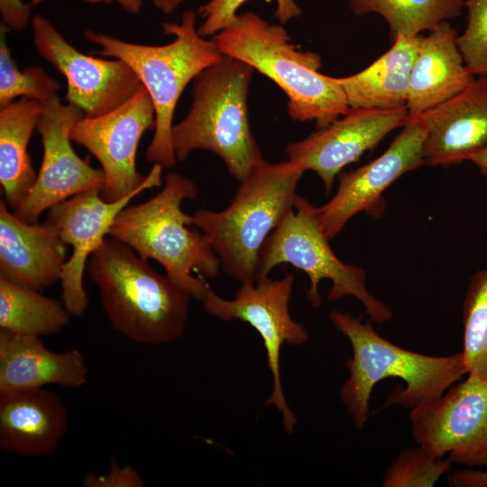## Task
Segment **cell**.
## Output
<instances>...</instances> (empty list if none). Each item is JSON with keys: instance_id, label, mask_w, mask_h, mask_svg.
<instances>
[{"instance_id": "obj_1", "label": "cell", "mask_w": 487, "mask_h": 487, "mask_svg": "<svg viewBox=\"0 0 487 487\" xmlns=\"http://www.w3.org/2000/svg\"><path fill=\"white\" fill-rule=\"evenodd\" d=\"M328 318L350 342L352 357L346 362L348 379L339 395L354 426L362 428L370 416L374 386L386 378H400L384 407L400 405L412 409L441 397L466 374L462 353L434 356L404 349L381 336L372 326L347 312L332 310Z\"/></svg>"}, {"instance_id": "obj_2", "label": "cell", "mask_w": 487, "mask_h": 487, "mask_svg": "<svg viewBox=\"0 0 487 487\" xmlns=\"http://www.w3.org/2000/svg\"><path fill=\"white\" fill-rule=\"evenodd\" d=\"M86 270L110 325L129 340L154 345L184 334L191 296L124 243L106 238Z\"/></svg>"}, {"instance_id": "obj_3", "label": "cell", "mask_w": 487, "mask_h": 487, "mask_svg": "<svg viewBox=\"0 0 487 487\" xmlns=\"http://www.w3.org/2000/svg\"><path fill=\"white\" fill-rule=\"evenodd\" d=\"M213 40L222 54L245 62L280 87L292 120L314 121L321 129L349 112L338 78L321 74L320 56L298 50L281 23L246 12Z\"/></svg>"}, {"instance_id": "obj_4", "label": "cell", "mask_w": 487, "mask_h": 487, "mask_svg": "<svg viewBox=\"0 0 487 487\" xmlns=\"http://www.w3.org/2000/svg\"><path fill=\"white\" fill-rule=\"evenodd\" d=\"M197 195L192 179L170 172L157 195L118 214L109 236L142 258L158 262L175 283L201 302L210 289L206 279L215 278L221 266L207 237L189 228L192 216L181 209L183 201Z\"/></svg>"}, {"instance_id": "obj_5", "label": "cell", "mask_w": 487, "mask_h": 487, "mask_svg": "<svg viewBox=\"0 0 487 487\" xmlns=\"http://www.w3.org/2000/svg\"><path fill=\"white\" fill-rule=\"evenodd\" d=\"M304 172L289 160H264L240 182L225 209L199 208L192 215V225L207 237L223 271L240 284L258 281L262 246L294 207Z\"/></svg>"}, {"instance_id": "obj_6", "label": "cell", "mask_w": 487, "mask_h": 487, "mask_svg": "<svg viewBox=\"0 0 487 487\" xmlns=\"http://www.w3.org/2000/svg\"><path fill=\"white\" fill-rule=\"evenodd\" d=\"M253 71L245 62L223 54L194 78L190 109L171 131L178 161L196 150L210 151L241 182L264 161L247 110Z\"/></svg>"}, {"instance_id": "obj_7", "label": "cell", "mask_w": 487, "mask_h": 487, "mask_svg": "<svg viewBox=\"0 0 487 487\" xmlns=\"http://www.w3.org/2000/svg\"><path fill=\"white\" fill-rule=\"evenodd\" d=\"M165 34L173 35L168 44L152 46L132 43L108 34L86 30V39L100 47L95 51L121 60L137 74L149 92L155 110L154 134L145 160L172 168L177 159L171 131L175 107L187 85L223 56L215 41L206 40L196 28V13L187 10L181 22L163 23Z\"/></svg>"}, {"instance_id": "obj_8", "label": "cell", "mask_w": 487, "mask_h": 487, "mask_svg": "<svg viewBox=\"0 0 487 487\" xmlns=\"http://www.w3.org/2000/svg\"><path fill=\"white\" fill-rule=\"evenodd\" d=\"M328 241L319 224L317 207L297 195L294 207L262 246L258 263V281L268 277L275 266L289 263L308 275L310 284L307 298L312 308L321 305L318 284L327 279L332 281L327 295L329 300L354 297L363 305L372 321H390L392 317L391 308L367 290L365 271L356 265L343 262Z\"/></svg>"}, {"instance_id": "obj_9", "label": "cell", "mask_w": 487, "mask_h": 487, "mask_svg": "<svg viewBox=\"0 0 487 487\" xmlns=\"http://www.w3.org/2000/svg\"><path fill=\"white\" fill-rule=\"evenodd\" d=\"M295 278L287 274L281 279L266 277L255 284H241L234 298L225 299L211 288L201 300L204 310L223 321L239 319L250 324L262 338L267 365L272 375V391L265 405L275 407L282 415L287 433H291L297 418L286 400L280 378V355L283 343L299 345L308 339L300 323L289 311Z\"/></svg>"}, {"instance_id": "obj_10", "label": "cell", "mask_w": 487, "mask_h": 487, "mask_svg": "<svg viewBox=\"0 0 487 487\" xmlns=\"http://www.w3.org/2000/svg\"><path fill=\"white\" fill-rule=\"evenodd\" d=\"M412 436L436 457L487 468V381L475 375L410 409Z\"/></svg>"}, {"instance_id": "obj_11", "label": "cell", "mask_w": 487, "mask_h": 487, "mask_svg": "<svg viewBox=\"0 0 487 487\" xmlns=\"http://www.w3.org/2000/svg\"><path fill=\"white\" fill-rule=\"evenodd\" d=\"M83 116L80 108L64 105L58 96L42 103L36 129L41 138L43 159L32 188L14 210L21 220L39 223L40 216L51 207L85 191H101L102 170L81 159L71 145V130Z\"/></svg>"}, {"instance_id": "obj_12", "label": "cell", "mask_w": 487, "mask_h": 487, "mask_svg": "<svg viewBox=\"0 0 487 487\" xmlns=\"http://www.w3.org/2000/svg\"><path fill=\"white\" fill-rule=\"evenodd\" d=\"M155 110L142 84L126 102L95 117L83 116L73 126L70 138L84 146L101 165L106 201H116L134 192L145 177L136 169V152L145 131L154 129Z\"/></svg>"}, {"instance_id": "obj_13", "label": "cell", "mask_w": 487, "mask_h": 487, "mask_svg": "<svg viewBox=\"0 0 487 487\" xmlns=\"http://www.w3.org/2000/svg\"><path fill=\"white\" fill-rule=\"evenodd\" d=\"M163 167L153 164L142 184L132 194L116 201H106L99 189L73 196L49 209L46 222L72 247L63 265L61 301L71 316H82L87 307L83 275L90 255L103 244L118 214L142 191L161 186Z\"/></svg>"}, {"instance_id": "obj_14", "label": "cell", "mask_w": 487, "mask_h": 487, "mask_svg": "<svg viewBox=\"0 0 487 487\" xmlns=\"http://www.w3.org/2000/svg\"><path fill=\"white\" fill-rule=\"evenodd\" d=\"M31 23L36 50L67 79L66 100L80 108L86 116L112 111L142 86L137 74L125 62L80 52L44 16L34 15Z\"/></svg>"}, {"instance_id": "obj_15", "label": "cell", "mask_w": 487, "mask_h": 487, "mask_svg": "<svg viewBox=\"0 0 487 487\" xmlns=\"http://www.w3.org/2000/svg\"><path fill=\"white\" fill-rule=\"evenodd\" d=\"M390 147L374 161L348 172L341 171L338 188L325 205L317 207L319 224L331 240L359 212L381 216L383 191L403 174L425 164L426 126L420 115L408 118Z\"/></svg>"}, {"instance_id": "obj_16", "label": "cell", "mask_w": 487, "mask_h": 487, "mask_svg": "<svg viewBox=\"0 0 487 487\" xmlns=\"http://www.w3.org/2000/svg\"><path fill=\"white\" fill-rule=\"evenodd\" d=\"M408 118L407 107L350 109L326 127L289 143L286 153L289 161L305 171L316 172L328 194L344 167L375 147L390 132L403 126Z\"/></svg>"}, {"instance_id": "obj_17", "label": "cell", "mask_w": 487, "mask_h": 487, "mask_svg": "<svg viewBox=\"0 0 487 487\" xmlns=\"http://www.w3.org/2000/svg\"><path fill=\"white\" fill-rule=\"evenodd\" d=\"M426 126L425 164L449 166L487 147V77L420 115Z\"/></svg>"}, {"instance_id": "obj_18", "label": "cell", "mask_w": 487, "mask_h": 487, "mask_svg": "<svg viewBox=\"0 0 487 487\" xmlns=\"http://www.w3.org/2000/svg\"><path fill=\"white\" fill-rule=\"evenodd\" d=\"M66 246L51 224L24 222L0 201V276L41 291L60 280Z\"/></svg>"}, {"instance_id": "obj_19", "label": "cell", "mask_w": 487, "mask_h": 487, "mask_svg": "<svg viewBox=\"0 0 487 487\" xmlns=\"http://www.w3.org/2000/svg\"><path fill=\"white\" fill-rule=\"evenodd\" d=\"M69 409L44 388L0 393V448L21 456L49 455L69 428Z\"/></svg>"}, {"instance_id": "obj_20", "label": "cell", "mask_w": 487, "mask_h": 487, "mask_svg": "<svg viewBox=\"0 0 487 487\" xmlns=\"http://www.w3.org/2000/svg\"><path fill=\"white\" fill-rule=\"evenodd\" d=\"M87 376L88 366L78 349L52 352L40 336L0 329V393L49 384L79 388Z\"/></svg>"}, {"instance_id": "obj_21", "label": "cell", "mask_w": 487, "mask_h": 487, "mask_svg": "<svg viewBox=\"0 0 487 487\" xmlns=\"http://www.w3.org/2000/svg\"><path fill=\"white\" fill-rule=\"evenodd\" d=\"M457 32L449 22H444L420 35L414 60L407 110L409 118L425 112L455 96L475 79L466 67L457 44Z\"/></svg>"}, {"instance_id": "obj_22", "label": "cell", "mask_w": 487, "mask_h": 487, "mask_svg": "<svg viewBox=\"0 0 487 487\" xmlns=\"http://www.w3.org/2000/svg\"><path fill=\"white\" fill-rule=\"evenodd\" d=\"M420 35H397L390 50L363 70L337 78L350 109L407 107L410 73Z\"/></svg>"}, {"instance_id": "obj_23", "label": "cell", "mask_w": 487, "mask_h": 487, "mask_svg": "<svg viewBox=\"0 0 487 487\" xmlns=\"http://www.w3.org/2000/svg\"><path fill=\"white\" fill-rule=\"evenodd\" d=\"M42 112V104L22 97L0 111V183L5 201L15 210L32 188L37 175L28 144Z\"/></svg>"}, {"instance_id": "obj_24", "label": "cell", "mask_w": 487, "mask_h": 487, "mask_svg": "<svg viewBox=\"0 0 487 487\" xmlns=\"http://www.w3.org/2000/svg\"><path fill=\"white\" fill-rule=\"evenodd\" d=\"M71 314L62 301L0 276V329L43 336L61 331Z\"/></svg>"}, {"instance_id": "obj_25", "label": "cell", "mask_w": 487, "mask_h": 487, "mask_svg": "<svg viewBox=\"0 0 487 487\" xmlns=\"http://www.w3.org/2000/svg\"><path fill=\"white\" fill-rule=\"evenodd\" d=\"M351 12L381 15L393 38L415 37L462 14L465 0H348Z\"/></svg>"}, {"instance_id": "obj_26", "label": "cell", "mask_w": 487, "mask_h": 487, "mask_svg": "<svg viewBox=\"0 0 487 487\" xmlns=\"http://www.w3.org/2000/svg\"><path fill=\"white\" fill-rule=\"evenodd\" d=\"M463 360L466 374L487 381V267L474 272L463 304Z\"/></svg>"}, {"instance_id": "obj_27", "label": "cell", "mask_w": 487, "mask_h": 487, "mask_svg": "<svg viewBox=\"0 0 487 487\" xmlns=\"http://www.w3.org/2000/svg\"><path fill=\"white\" fill-rule=\"evenodd\" d=\"M9 30L1 23L0 41V107L14 102L15 97L34 99L41 104L57 96L60 83L39 66H30L23 70L17 69L5 34Z\"/></svg>"}, {"instance_id": "obj_28", "label": "cell", "mask_w": 487, "mask_h": 487, "mask_svg": "<svg viewBox=\"0 0 487 487\" xmlns=\"http://www.w3.org/2000/svg\"><path fill=\"white\" fill-rule=\"evenodd\" d=\"M452 461L436 457L421 446L402 449L383 473L382 487H433L446 473Z\"/></svg>"}, {"instance_id": "obj_29", "label": "cell", "mask_w": 487, "mask_h": 487, "mask_svg": "<svg viewBox=\"0 0 487 487\" xmlns=\"http://www.w3.org/2000/svg\"><path fill=\"white\" fill-rule=\"evenodd\" d=\"M467 23L457 44L475 77H487V0H465Z\"/></svg>"}, {"instance_id": "obj_30", "label": "cell", "mask_w": 487, "mask_h": 487, "mask_svg": "<svg viewBox=\"0 0 487 487\" xmlns=\"http://www.w3.org/2000/svg\"><path fill=\"white\" fill-rule=\"evenodd\" d=\"M247 0H209L198 8V14L203 19L198 28L203 36L215 35L229 26L236 18L239 7ZM275 16L281 24L298 18L301 9L295 0H275Z\"/></svg>"}, {"instance_id": "obj_31", "label": "cell", "mask_w": 487, "mask_h": 487, "mask_svg": "<svg viewBox=\"0 0 487 487\" xmlns=\"http://www.w3.org/2000/svg\"><path fill=\"white\" fill-rule=\"evenodd\" d=\"M144 485V479L132 465H121L115 459L111 460L107 473L104 474L88 473L82 480L83 487H142Z\"/></svg>"}, {"instance_id": "obj_32", "label": "cell", "mask_w": 487, "mask_h": 487, "mask_svg": "<svg viewBox=\"0 0 487 487\" xmlns=\"http://www.w3.org/2000/svg\"><path fill=\"white\" fill-rule=\"evenodd\" d=\"M31 6L23 0H0L2 23L9 30H23L31 18Z\"/></svg>"}, {"instance_id": "obj_33", "label": "cell", "mask_w": 487, "mask_h": 487, "mask_svg": "<svg viewBox=\"0 0 487 487\" xmlns=\"http://www.w3.org/2000/svg\"><path fill=\"white\" fill-rule=\"evenodd\" d=\"M450 484L455 487H487V471H457L451 476Z\"/></svg>"}, {"instance_id": "obj_34", "label": "cell", "mask_w": 487, "mask_h": 487, "mask_svg": "<svg viewBox=\"0 0 487 487\" xmlns=\"http://www.w3.org/2000/svg\"><path fill=\"white\" fill-rule=\"evenodd\" d=\"M44 0H31L30 5H37L43 2ZM88 4H96V3H110V2H116L118 5L122 6V8L131 14H137L140 13L142 5V0H82Z\"/></svg>"}, {"instance_id": "obj_35", "label": "cell", "mask_w": 487, "mask_h": 487, "mask_svg": "<svg viewBox=\"0 0 487 487\" xmlns=\"http://www.w3.org/2000/svg\"><path fill=\"white\" fill-rule=\"evenodd\" d=\"M185 1L187 0H152V4L159 11L169 14Z\"/></svg>"}, {"instance_id": "obj_36", "label": "cell", "mask_w": 487, "mask_h": 487, "mask_svg": "<svg viewBox=\"0 0 487 487\" xmlns=\"http://www.w3.org/2000/svg\"><path fill=\"white\" fill-rule=\"evenodd\" d=\"M479 170L487 178V147L470 159Z\"/></svg>"}]
</instances>
